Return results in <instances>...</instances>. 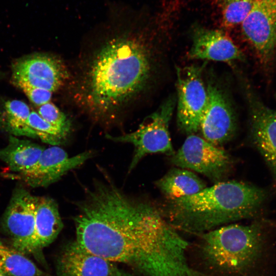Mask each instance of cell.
<instances>
[{
    "label": "cell",
    "instance_id": "8992f818",
    "mask_svg": "<svg viewBox=\"0 0 276 276\" xmlns=\"http://www.w3.org/2000/svg\"><path fill=\"white\" fill-rule=\"evenodd\" d=\"M171 162L179 168L199 173L216 183L223 181L233 166L224 150L194 134H190Z\"/></svg>",
    "mask_w": 276,
    "mask_h": 276
},
{
    "label": "cell",
    "instance_id": "3957f363",
    "mask_svg": "<svg viewBox=\"0 0 276 276\" xmlns=\"http://www.w3.org/2000/svg\"><path fill=\"white\" fill-rule=\"evenodd\" d=\"M267 197L266 191L257 186L223 181L192 195L168 199L159 210L176 229L197 235L255 217Z\"/></svg>",
    "mask_w": 276,
    "mask_h": 276
},
{
    "label": "cell",
    "instance_id": "ac0fdd59",
    "mask_svg": "<svg viewBox=\"0 0 276 276\" xmlns=\"http://www.w3.org/2000/svg\"><path fill=\"white\" fill-rule=\"evenodd\" d=\"M155 185L168 199L192 195L206 187L194 173L181 168H172Z\"/></svg>",
    "mask_w": 276,
    "mask_h": 276
},
{
    "label": "cell",
    "instance_id": "8fae6325",
    "mask_svg": "<svg viewBox=\"0 0 276 276\" xmlns=\"http://www.w3.org/2000/svg\"><path fill=\"white\" fill-rule=\"evenodd\" d=\"M37 199L22 188L16 189L2 219V227L10 238V245L25 255L29 254L34 235Z\"/></svg>",
    "mask_w": 276,
    "mask_h": 276
},
{
    "label": "cell",
    "instance_id": "6da1fadb",
    "mask_svg": "<svg viewBox=\"0 0 276 276\" xmlns=\"http://www.w3.org/2000/svg\"><path fill=\"white\" fill-rule=\"evenodd\" d=\"M76 206L75 241L88 251L144 276H189L191 243L150 202L106 179L95 182Z\"/></svg>",
    "mask_w": 276,
    "mask_h": 276
},
{
    "label": "cell",
    "instance_id": "5bb4252c",
    "mask_svg": "<svg viewBox=\"0 0 276 276\" xmlns=\"http://www.w3.org/2000/svg\"><path fill=\"white\" fill-rule=\"evenodd\" d=\"M57 276H113V263L88 251L76 241L67 244L56 262Z\"/></svg>",
    "mask_w": 276,
    "mask_h": 276
},
{
    "label": "cell",
    "instance_id": "484cf974",
    "mask_svg": "<svg viewBox=\"0 0 276 276\" xmlns=\"http://www.w3.org/2000/svg\"><path fill=\"white\" fill-rule=\"evenodd\" d=\"M0 276H7L1 269H0Z\"/></svg>",
    "mask_w": 276,
    "mask_h": 276
},
{
    "label": "cell",
    "instance_id": "2e32d148",
    "mask_svg": "<svg viewBox=\"0 0 276 276\" xmlns=\"http://www.w3.org/2000/svg\"><path fill=\"white\" fill-rule=\"evenodd\" d=\"M62 227L57 203L48 197H38L34 233L29 254L40 258L42 249L56 239Z\"/></svg>",
    "mask_w": 276,
    "mask_h": 276
},
{
    "label": "cell",
    "instance_id": "9c48e42d",
    "mask_svg": "<svg viewBox=\"0 0 276 276\" xmlns=\"http://www.w3.org/2000/svg\"><path fill=\"white\" fill-rule=\"evenodd\" d=\"M63 62L56 56L36 54L18 60L12 68V81L17 87L27 85L54 92L68 78Z\"/></svg>",
    "mask_w": 276,
    "mask_h": 276
},
{
    "label": "cell",
    "instance_id": "7c38bea8",
    "mask_svg": "<svg viewBox=\"0 0 276 276\" xmlns=\"http://www.w3.org/2000/svg\"><path fill=\"white\" fill-rule=\"evenodd\" d=\"M208 102L200 129L203 138L218 146L234 135L237 121L231 103L223 90L213 82L208 83Z\"/></svg>",
    "mask_w": 276,
    "mask_h": 276
},
{
    "label": "cell",
    "instance_id": "e0dca14e",
    "mask_svg": "<svg viewBox=\"0 0 276 276\" xmlns=\"http://www.w3.org/2000/svg\"><path fill=\"white\" fill-rule=\"evenodd\" d=\"M44 149L35 143L11 136L7 145L0 149V159L20 174L35 165Z\"/></svg>",
    "mask_w": 276,
    "mask_h": 276
},
{
    "label": "cell",
    "instance_id": "7a4b0ae2",
    "mask_svg": "<svg viewBox=\"0 0 276 276\" xmlns=\"http://www.w3.org/2000/svg\"><path fill=\"white\" fill-rule=\"evenodd\" d=\"M149 50L140 37L127 33L105 41L89 58L83 75L84 102L103 118L130 103L150 77Z\"/></svg>",
    "mask_w": 276,
    "mask_h": 276
},
{
    "label": "cell",
    "instance_id": "277c9868",
    "mask_svg": "<svg viewBox=\"0 0 276 276\" xmlns=\"http://www.w3.org/2000/svg\"><path fill=\"white\" fill-rule=\"evenodd\" d=\"M196 236L190 263L204 276H257L269 248L262 221L231 223Z\"/></svg>",
    "mask_w": 276,
    "mask_h": 276
},
{
    "label": "cell",
    "instance_id": "30bf717a",
    "mask_svg": "<svg viewBox=\"0 0 276 276\" xmlns=\"http://www.w3.org/2000/svg\"><path fill=\"white\" fill-rule=\"evenodd\" d=\"M244 92L249 108L252 141L276 182V110L267 106L247 83Z\"/></svg>",
    "mask_w": 276,
    "mask_h": 276
},
{
    "label": "cell",
    "instance_id": "4fadbf2b",
    "mask_svg": "<svg viewBox=\"0 0 276 276\" xmlns=\"http://www.w3.org/2000/svg\"><path fill=\"white\" fill-rule=\"evenodd\" d=\"M94 152L85 151L69 157L61 148L53 146L44 148L35 165L19 177L32 187H47L58 180L70 170L83 164Z\"/></svg>",
    "mask_w": 276,
    "mask_h": 276
},
{
    "label": "cell",
    "instance_id": "7402d4cb",
    "mask_svg": "<svg viewBox=\"0 0 276 276\" xmlns=\"http://www.w3.org/2000/svg\"><path fill=\"white\" fill-rule=\"evenodd\" d=\"M254 0H218L222 23L225 27L241 24L252 7Z\"/></svg>",
    "mask_w": 276,
    "mask_h": 276
},
{
    "label": "cell",
    "instance_id": "5b68a950",
    "mask_svg": "<svg viewBox=\"0 0 276 276\" xmlns=\"http://www.w3.org/2000/svg\"><path fill=\"white\" fill-rule=\"evenodd\" d=\"M173 108V100L168 99L155 112L148 116L134 131L118 136L106 135L107 138L113 141L133 145L134 150L129 172L148 154L161 153L169 156L174 154L169 131Z\"/></svg>",
    "mask_w": 276,
    "mask_h": 276
},
{
    "label": "cell",
    "instance_id": "ffe728a7",
    "mask_svg": "<svg viewBox=\"0 0 276 276\" xmlns=\"http://www.w3.org/2000/svg\"><path fill=\"white\" fill-rule=\"evenodd\" d=\"M4 108L2 122L5 129L16 136L33 137L28 124L31 112L28 105L21 100H12L5 103Z\"/></svg>",
    "mask_w": 276,
    "mask_h": 276
},
{
    "label": "cell",
    "instance_id": "603a6c76",
    "mask_svg": "<svg viewBox=\"0 0 276 276\" xmlns=\"http://www.w3.org/2000/svg\"><path fill=\"white\" fill-rule=\"evenodd\" d=\"M37 113L45 121L62 129L69 131L71 122L55 104L49 102L39 106Z\"/></svg>",
    "mask_w": 276,
    "mask_h": 276
},
{
    "label": "cell",
    "instance_id": "d4e9b609",
    "mask_svg": "<svg viewBox=\"0 0 276 276\" xmlns=\"http://www.w3.org/2000/svg\"><path fill=\"white\" fill-rule=\"evenodd\" d=\"M113 276H132V275L126 272L121 271L117 268Z\"/></svg>",
    "mask_w": 276,
    "mask_h": 276
},
{
    "label": "cell",
    "instance_id": "ba28073f",
    "mask_svg": "<svg viewBox=\"0 0 276 276\" xmlns=\"http://www.w3.org/2000/svg\"><path fill=\"white\" fill-rule=\"evenodd\" d=\"M201 71V67L196 65L177 68V124L188 135L200 129L207 105L208 92Z\"/></svg>",
    "mask_w": 276,
    "mask_h": 276
},
{
    "label": "cell",
    "instance_id": "9a60e30c",
    "mask_svg": "<svg viewBox=\"0 0 276 276\" xmlns=\"http://www.w3.org/2000/svg\"><path fill=\"white\" fill-rule=\"evenodd\" d=\"M189 56L192 59L224 62L244 59L241 51L224 33L202 27L194 30Z\"/></svg>",
    "mask_w": 276,
    "mask_h": 276
},
{
    "label": "cell",
    "instance_id": "44dd1931",
    "mask_svg": "<svg viewBox=\"0 0 276 276\" xmlns=\"http://www.w3.org/2000/svg\"><path fill=\"white\" fill-rule=\"evenodd\" d=\"M28 124L32 131L33 137H37L52 145L61 144L69 131L53 126L42 119L37 112L31 111Z\"/></svg>",
    "mask_w": 276,
    "mask_h": 276
},
{
    "label": "cell",
    "instance_id": "52a82bcc",
    "mask_svg": "<svg viewBox=\"0 0 276 276\" xmlns=\"http://www.w3.org/2000/svg\"><path fill=\"white\" fill-rule=\"evenodd\" d=\"M241 24L260 65L269 71L276 60V0H254Z\"/></svg>",
    "mask_w": 276,
    "mask_h": 276
},
{
    "label": "cell",
    "instance_id": "4316f807",
    "mask_svg": "<svg viewBox=\"0 0 276 276\" xmlns=\"http://www.w3.org/2000/svg\"><path fill=\"white\" fill-rule=\"evenodd\" d=\"M274 96H275V99H276V91H275Z\"/></svg>",
    "mask_w": 276,
    "mask_h": 276
},
{
    "label": "cell",
    "instance_id": "d6986e66",
    "mask_svg": "<svg viewBox=\"0 0 276 276\" xmlns=\"http://www.w3.org/2000/svg\"><path fill=\"white\" fill-rule=\"evenodd\" d=\"M0 269L7 276H45L25 254L0 238Z\"/></svg>",
    "mask_w": 276,
    "mask_h": 276
},
{
    "label": "cell",
    "instance_id": "cb8c5ba5",
    "mask_svg": "<svg viewBox=\"0 0 276 276\" xmlns=\"http://www.w3.org/2000/svg\"><path fill=\"white\" fill-rule=\"evenodd\" d=\"M18 87L24 92L33 104L39 106L49 102L52 98V92L45 89L27 85H20Z\"/></svg>",
    "mask_w": 276,
    "mask_h": 276
}]
</instances>
